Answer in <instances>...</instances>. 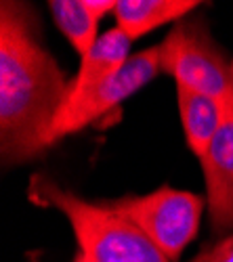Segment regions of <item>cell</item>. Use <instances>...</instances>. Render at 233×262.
I'll return each instance as SVG.
<instances>
[{
	"instance_id": "30bf717a",
	"label": "cell",
	"mask_w": 233,
	"mask_h": 262,
	"mask_svg": "<svg viewBox=\"0 0 233 262\" xmlns=\"http://www.w3.org/2000/svg\"><path fill=\"white\" fill-rule=\"evenodd\" d=\"M49 9L53 13L55 26L68 38L80 59L87 55L99 40V21L84 0H51Z\"/></svg>"
},
{
	"instance_id": "8fae6325",
	"label": "cell",
	"mask_w": 233,
	"mask_h": 262,
	"mask_svg": "<svg viewBox=\"0 0 233 262\" xmlns=\"http://www.w3.org/2000/svg\"><path fill=\"white\" fill-rule=\"evenodd\" d=\"M210 256H213V262H233V235L221 239L219 244L210 246Z\"/></svg>"
},
{
	"instance_id": "4fadbf2b",
	"label": "cell",
	"mask_w": 233,
	"mask_h": 262,
	"mask_svg": "<svg viewBox=\"0 0 233 262\" xmlns=\"http://www.w3.org/2000/svg\"><path fill=\"white\" fill-rule=\"evenodd\" d=\"M74 262H89V260H87V258H84V256H82V254L78 252V254L74 256Z\"/></svg>"
},
{
	"instance_id": "7a4b0ae2",
	"label": "cell",
	"mask_w": 233,
	"mask_h": 262,
	"mask_svg": "<svg viewBox=\"0 0 233 262\" xmlns=\"http://www.w3.org/2000/svg\"><path fill=\"white\" fill-rule=\"evenodd\" d=\"M28 198L40 208L51 206L68 216L80 254L89 262H171L139 227L110 206L82 200L49 177L36 174Z\"/></svg>"
},
{
	"instance_id": "6da1fadb",
	"label": "cell",
	"mask_w": 233,
	"mask_h": 262,
	"mask_svg": "<svg viewBox=\"0 0 233 262\" xmlns=\"http://www.w3.org/2000/svg\"><path fill=\"white\" fill-rule=\"evenodd\" d=\"M70 82L40 38L32 5L0 3V156L17 166L42 156Z\"/></svg>"
},
{
	"instance_id": "7c38bea8",
	"label": "cell",
	"mask_w": 233,
	"mask_h": 262,
	"mask_svg": "<svg viewBox=\"0 0 233 262\" xmlns=\"http://www.w3.org/2000/svg\"><path fill=\"white\" fill-rule=\"evenodd\" d=\"M192 262H213V256H210V250H208V248H204V250H202V252H200V254H198V256H196Z\"/></svg>"
},
{
	"instance_id": "5bb4252c",
	"label": "cell",
	"mask_w": 233,
	"mask_h": 262,
	"mask_svg": "<svg viewBox=\"0 0 233 262\" xmlns=\"http://www.w3.org/2000/svg\"><path fill=\"white\" fill-rule=\"evenodd\" d=\"M231 80H233V61H231Z\"/></svg>"
},
{
	"instance_id": "277c9868",
	"label": "cell",
	"mask_w": 233,
	"mask_h": 262,
	"mask_svg": "<svg viewBox=\"0 0 233 262\" xmlns=\"http://www.w3.org/2000/svg\"><path fill=\"white\" fill-rule=\"evenodd\" d=\"M103 204L139 227L171 262L196 239L204 212L200 195L168 185L147 195H126Z\"/></svg>"
},
{
	"instance_id": "ba28073f",
	"label": "cell",
	"mask_w": 233,
	"mask_h": 262,
	"mask_svg": "<svg viewBox=\"0 0 233 262\" xmlns=\"http://www.w3.org/2000/svg\"><path fill=\"white\" fill-rule=\"evenodd\" d=\"M177 105L187 145L192 149V154L202 160L221 130L227 107L233 103L225 105L208 95H200L196 91L177 86Z\"/></svg>"
},
{
	"instance_id": "8992f818",
	"label": "cell",
	"mask_w": 233,
	"mask_h": 262,
	"mask_svg": "<svg viewBox=\"0 0 233 262\" xmlns=\"http://www.w3.org/2000/svg\"><path fill=\"white\" fill-rule=\"evenodd\" d=\"M200 164L210 223L217 233H227L233 229V105L227 107L221 130Z\"/></svg>"
},
{
	"instance_id": "52a82bcc",
	"label": "cell",
	"mask_w": 233,
	"mask_h": 262,
	"mask_svg": "<svg viewBox=\"0 0 233 262\" xmlns=\"http://www.w3.org/2000/svg\"><path fill=\"white\" fill-rule=\"evenodd\" d=\"M129 59H131V40L124 36L122 30L114 28L99 36L95 47L80 59L78 74L70 82V93L63 107L80 101L82 97H87L89 93L99 89L105 80L120 72L122 65Z\"/></svg>"
},
{
	"instance_id": "3957f363",
	"label": "cell",
	"mask_w": 233,
	"mask_h": 262,
	"mask_svg": "<svg viewBox=\"0 0 233 262\" xmlns=\"http://www.w3.org/2000/svg\"><path fill=\"white\" fill-rule=\"evenodd\" d=\"M160 47V70L177 86L233 103L231 63L217 45L204 19H181Z\"/></svg>"
},
{
	"instance_id": "9c48e42d",
	"label": "cell",
	"mask_w": 233,
	"mask_h": 262,
	"mask_svg": "<svg viewBox=\"0 0 233 262\" xmlns=\"http://www.w3.org/2000/svg\"><path fill=\"white\" fill-rule=\"evenodd\" d=\"M196 7H200L198 0H118L116 28L135 42L166 24H179Z\"/></svg>"
},
{
	"instance_id": "5b68a950",
	"label": "cell",
	"mask_w": 233,
	"mask_h": 262,
	"mask_svg": "<svg viewBox=\"0 0 233 262\" xmlns=\"http://www.w3.org/2000/svg\"><path fill=\"white\" fill-rule=\"evenodd\" d=\"M160 72V47H150L131 55L112 78L105 80L99 89L82 97L80 101L63 107L51 133V147L70 135H76L87 126H93L103 116L118 109L120 103L131 99L147 82H152Z\"/></svg>"
}]
</instances>
